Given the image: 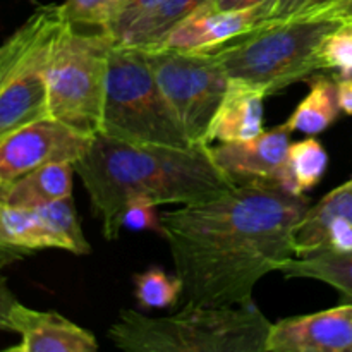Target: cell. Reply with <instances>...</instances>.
<instances>
[{
  "label": "cell",
  "instance_id": "obj_1",
  "mask_svg": "<svg viewBox=\"0 0 352 352\" xmlns=\"http://www.w3.org/2000/svg\"><path fill=\"white\" fill-rule=\"evenodd\" d=\"M306 195L265 182L236 184L206 201L162 213L175 274L191 305H241L254 285L294 256Z\"/></svg>",
  "mask_w": 352,
  "mask_h": 352
},
{
  "label": "cell",
  "instance_id": "obj_2",
  "mask_svg": "<svg viewBox=\"0 0 352 352\" xmlns=\"http://www.w3.org/2000/svg\"><path fill=\"white\" fill-rule=\"evenodd\" d=\"M74 168L107 241L119 237L122 210L131 198L141 196L157 205H192L236 186L203 144H131L96 134Z\"/></svg>",
  "mask_w": 352,
  "mask_h": 352
},
{
  "label": "cell",
  "instance_id": "obj_3",
  "mask_svg": "<svg viewBox=\"0 0 352 352\" xmlns=\"http://www.w3.org/2000/svg\"><path fill=\"white\" fill-rule=\"evenodd\" d=\"M272 322L256 302L191 305L168 316L122 309L109 339L127 352H265Z\"/></svg>",
  "mask_w": 352,
  "mask_h": 352
},
{
  "label": "cell",
  "instance_id": "obj_4",
  "mask_svg": "<svg viewBox=\"0 0 352 352\" xmlns=\"http://www.w3.org/2000/svg\"><path fill=\"white\" fill-rule=\"evenodd\" d=\"M339 26L299 16L261 21L213 52L229 79L263 88L270 96L323 69L320 48Z\"/></svg>",
  "mask_w": 352,
  "mask_h": 352
},
{
  "label": "cell",
  "instance_id": "obj_5",
  "mask_svg": "<svg viewBox=\"0 0 352 352\" xmlns=\"http://www.w3.org/2000/svg\"><path fill=\"white\" fill-rule=\"evenodd\" d=\"M98 134L131 144L196 146L158 86L146 50L117 41L110 52Z\"/></svg>",
  "mask_w": 352,
  "mask_h": 352
},
{
  "label": "cell",
  "instance_id": "obj_6",
  "mask_svg": "<svg viewBox=\"0 0 352 352\" xmlns=\"http://www.w3.org/2000/svg\"><path fill=\"white\" fill-rule=\"evenodd\" d=\"M113 45L116 38L105 31L88 33L62 23L45 65L50 117L88 136L100 133Z\"/></svg>",
  "mask_w": 352,
  "mask_h": 352
},
{
  "label": "cell",
  "instance_id": "obj_7",
  "mask_svg": "<svg viewBox=\"0 0 352 352\" xmlns=\"http://www.w3.org/2000/svg\"><path fill=\"white\" fill-rule=\"evenodd\" d=\"M62 23L60 6L38 7L0 45V140L50 117L45 65Z\"/></svg>",
  "mask_w": 352,
  "mask_h": 352
},
{
  "label": "cell",
  "instance_id": "obj_8",
  "mask_svg": "<svg viewBox=\"0 0 352 352\" xmlns=\"http://www.w3.org/2000/svg\"><path fill=\"white\" fill-rule=\"evenodd\" d=\"M155 79L192 144L206 146L210 124L226 96L229 76L215 52L144 48Z\"/></svg>",
  "mask_w": 352,
  "mask_h": 352
},
{
  "label": "cell",
  "instance_id": "obj_9",
  "mask_svg": "<svg viewBox=\"0 0 352 352\" xmlns=\"http://www.w3.org/2000/svg\"><path fill=\"white\" fill-rule=\"evenodd\" d=\"M95 136L81 133L54 117L19 127L0 140V188L54 162L78 164Z\"/></svg>",
  "mask_w": 352,
  "mask_h": 352
},
{
  "label": "cell",
  "instance_id": "obj_10",
  "mask_svg": "<svg viewBox=\"0 0 352 352\" xmlns=\"http://www.w3.org/2000/svg\"><path fill=\"white\" fill-rule=\"evenodd\" d=\"M0 239L28 254L38 250H64L78 256L91 253L72 196L38 208L0 205Z\"/></svg>",
  "mask_w": 352,
  "mask_h": 352
},
{
  "label": "cell",
  "instance_id": "obj_11",
  "mask_svg": "<svg viewBox=\"0 0 352 352\" xmlns=\"http://www.w3.org/2000/svg\"><path fill=\"white\" fill-rule=\"evenodd\" d=\"M291 143V131L280 124L253 140L219 143V146L208 144V151L236 184L265 182L289 191L287 151Z\"/></svg>",
  "mask_w": 352,
  "mask_h": 352
},
{
  "label": "cell",
  "instance_id": "obj_12",
  "mask_svg": "<svg viewBox=\"0 0 352 352\" xmlns=\"http://www.w3.org/2000/svg\"><path fill=\"white\" fill-rule=\"evenodd\" d=\"M265 352H352V302L272 323Z\"/></svg>",
  "mask_w": 352,
  "mask_h": 352
},
{
  "label": "cell",
  "instance_id": "obj_13",
  "mask_svg": "<svg viewBox=\"0 0 352 352\" xmlns=\"http://www.w3.org/2000/svg\"><path fill=\"white\" fill-rule=\"evenodd\" d=\"M267 7L220 10L212 3L179 23L157 47L186 52H213L267 19ZM155 48V47H153Z\"/></svg>",
  "mask_w": 352,
  "mask_h": 352
},
{
  "label": "cell",
  "instance_id": "obj_14",
  "mask_svg": "<svg viewBox=\"0 0 352 352\" xmlns=\"http://www.w3.org/2000/svg\"><path fill=\"white\" fill-rule=\"evenodd\" d=\"M9 330L21 336L14 352H95L98 340L89 330L57 311H38L19 301L9 315Z\"/></svg>",
  "mask_w": 352,
  "mask_h": 352
},
{
  "label": "cell",
  "instance_id": "obj_15",
  "mask_svg": "<svg viewBox=\"0 0 352 352\" xmlns=\"http://www.w3.org/2000/svg\"><path fill=\"white\" fill-rule=\"evenodd\" d=\"M267 96L268 93L263 88L229 79L226 96L210 124L206 146L213 141L219 143L248 141L263 133Z\"/></svg>",
  "mask_w": 352,
  "mask_h": 352
},
{
  "label": "cell",
  "instance_id": "obj_16",
  "mask_svg": "<svg viewBox=\"0 0 352 352\" xmlns=\"http://www.w3.org/2000/svg\"><path fill=\"white\" fill-rule=\"evenodd\" d=\"M76 168L69 162L41 165L0 188V205L38 208L72 196Z\"/></svg>",
  "mask_w": 352,
  "mask_h": 352
},
{
  "label": "cell",
  "instance_id": "obj_17",
  "mask_svg": "<svg viewBox=\"0 0 352 352\" xmlns=\"http://www.w3.org/2000/svg\"><path fill=\"white\" fill-rule=\"evenodd\" d=\"M285 278H313L337 289L344 302H352V251L323 246L313 253L291 256L278 267Z\"/></svg>",
  "mask_w": 352,
  "mask_h": 352
},
{
  "label": "cell",
  "instance_id": "obj_18",
  "mask_svg": "<svg viewBox=\"0 0 352 352\" xmlns=\"http://www.w3.org/2000/svg\"><path fill=\"white\" fill-rule=\"evenodd\" d=\"M333 219H346L352 223V177L327 192L318 203L309 206L296 227L294 256L313 253L323 248L325 227Z\"/></svg>",
  "mask_w": 352,
  "mask_h": 352
},
{
  "label": "cell",
  "instance_id": "obj_19",
  "mask_svg": "<svg viewBox=\"0 0 352 352\" xmlns=\"http://www.w3.org/2000/svg\"><path fill=\"white\" fill-rule=\"evenodd\" d=\"M340 112L337 81L325 76L311 79L309 91L298 103L284 126L291 133H302L306 136H318L337 120Z\"/></svg>",
  "mask_w": 352,
  "mask_h": 352
},
{
  "label": "cell",
  "instance_id": "obj_20",
  "mask_svg": "<svg viewBox=\"0 0 352 352\" xmlns=\"http://www.w3.org/2000/svg\"><path fill=\"white\" fill-rule=\"evenodd\" d=\"M210 2L212 0H160V3L136 21L117 43L143 48L157 47L179 23Z\"/></svg>",
  "mask_w": 352,
  "mask_h": 352
},
{
  "label": "cell",
  "instance_id": "obj_21",
  "mask_svg": "<svg viewBox=\"0 0 352 352\" xmlns=\"http://www.w3.org/2000/svg\"><path fill=\"white\" fill-rule=\"evenodd\" d=\"M329 167V153L315 136L291 143L287 151L289 191L305 195L320 184Z\"/></svg>",
  "mask_w": 352,
  "mask_h": 352
},
{
  "label": "cell",
  "instance_id": "obj_22",
  "mask_svg": "<svg viewBox=\"0 0 352 352\" xmlns=\"http://www.w3.org/2000/svg\"><path fill=\"white\" fill-rule=\"evenodd\" d=\"M184 284L177 274L168 275L164 268L150 267L134 275V298L141 309H165L179 302Z\"/></svg>",
  "mask_w": 352,
  "mask_h": 352
},
{
  "label": "cell",
  "instance_id": "obj_23",
  "mask_svg": "<svg viewBox=\"0 0 352 352\" xmlns=\"http://www.w3.org/2000/svg\"><path fill=\"white\" fill-rule=\"evenodd\" d=\"M127 0H64L60 14L65 23L76 28H96L112 34L117 17Z\"/></svg>",
  "mask_w": 352,
  "mask_h": 352
},
{
  "label": "cell",
  "instance_id": "obj_24",
  "mask_svg": "<svg viewBox=\"0 0 352 352\" xmlns=\"http://www.w3.org/2000/svg\"><path fill=\"white\" fill-rule=\"evenodd\" d=\"M320 60L323 69L339 71L340 78L352 76V26L344 24L336 28L323 40L320 48Z\"/></svg>",
  "mask_w": 352,
  "mask_h": 352
},
{
  "label": "cell",
  "instance_id": "obj_25",
  "mask_svg": "<svg viewBox=\"0 0 352 352\" xmlns=\"http://www.w3.org/2000/svg\"><path fill=\"white\" fill-rule=\"evenodd\" d=\"M157 203L148 198H131L122 210V229L134 230V232H157L164 237V223L162 215L157 212Z\"/></svg>",
  "mask_w": 352,
  "mask_h": 352
},
{
  "label": "cell",
  "instance_id": "obj_26",
  "mask_svg": "<svg viewBox=\"0 0 352 352\" xmlns=\"http://www.w3.org/2000/svg\"><path fill=\"white\" fill-rule=\"evenodd\" d=\"M292 16L325 19L352 26V0H302Z\"/></svg>",
  "mask_w": 352,
  "mask_h": 352
},
{
  "label": "cell",
  "instance_id": "obj_27",
  "mask_svg": "<svg viewBox=\"0 0 352 352\" xmlns=\"http://www.w3.org/2000/svg\"><path fill=\"white\" fill-rule=\"evenodd\" d=\"M160 3V0H127V3L124 6L122 12L117 17L116 24L112 28V36L116 38V41H119L122 38V34L133 26L136 21H140L141 17L146 16L151 9Z\"/></svg>",
  "mask_w": 352,
  "mask_h": 352
},
{
  "label": "cell",
  "instance_id": "obj_28",
  "mask_svg": "<svg viewBox=\"0 0 352 352\" xmlns=\"http://www.w3.org/2000/svg\"><path fill=\"white\" fill-rule=\"evenodd\" d=\"M323 246L336 251H352V223L346 219H333L327 223Z\"/></svg>",
  "mask_w": 352,
  "mask_h": 352
},
{
  "label": "cell",
  "instance_id": "obj_29",
  "mask_svg": "<svg viewBox=\"0 0 352 352\" xmlns=\"http://www.w3.org/2000/svg\"><path fill=\"white\" fill-rule=\"evenodd\" d=\"M3 268H0V332H10L9 330V315L10 309L17 302L16 296L7 285V278L2 274Z\"/></svg>",
  "mask_w": 352,
  "mask_h": 352
},
{
  "label": "cell",
  "instance_id": "obj_30",
  "mask_svg": "<svg viewBox=\"0 0 352 352\" xmlns=\"http://www.w3.org/2000/svg\"><path fill=\"white\" fill-rule=\"evenodd\" d=\"M299 3H301V0H272L270 6H268V14L265 21L285 19V17L292 16L296 12Z\"/></svg>",
  "mask_w": 352,
  "mask_h": 352
},
{
  "label": "cell",
  "instance_id": "obj_31",
  "mask_svg": "<svg viewBox=\"0 0 352 352\" xmlns=\"http://www.w3.org/2000/svg\"><path fill=\"white\" fill-rule=\"evenodd\" d=\"M270 2L272 0H212L210 3L220 10H244V9H254V7H263V6L268 9Z\"/></svg>",
  "mask_w": 352,
  "mask_h": 352
},
{
  "label": "cell",
  "instance_id": "obj_32",
  "mask_svg": "<svg viewBox=\"0 0 352 352\" xmlns=\"http://www.w3.org/2000/svg\"><path fill=\"white\" fill-rule=\"evenodd\" d=\"M337 95H339L340 110L352 116V76L349 78H340L337 81Z\"/></svg>",
  "mask_w": 352,
  "mask_h": 352
},
{
  "label": "cell",
  "instance_id": "obj_33",
  "mask_svg": "<svg viewBox=\"0 0 352 352\" xmlns=\"http://www.w3.org/2000/svg\"><path fill=\"white\" fill-rule=\"evenodd\" d=\"M24 256H28V253L24 251L16 250V248H10L0 239V268H6L9 265H12L14 261H19L23 260Z\"/></svg>",
  "mask_w": 352,
  "mask_h": 352
},
{
  "label": "cell",
  "instance_id": "obj_34",
  "mask_svg": "<svg viewBox=\"0 0 352 352\" xmlns=\"http://www.w3.org/2000/svg\"><path fill=\"white\" fill-rule=\"evenodd\" d=\"M301 2H302V0H301ZM299 6H301V3H299Z\"/></svg>",
  "mask_w": 352,
  "mask_h": 352
}]
</instances>
